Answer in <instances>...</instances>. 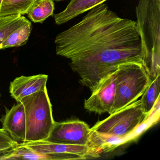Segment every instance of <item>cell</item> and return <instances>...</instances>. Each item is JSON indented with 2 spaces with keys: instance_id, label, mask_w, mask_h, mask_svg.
<instances>
[{
  "instance_id": "cell-1",
  "label": "cell",
  "mask_w": 160,
  "mask_h": 160,
  "mask_svg": "<svg viewBox=\"0 0 160 160\" xmlns=\"http://www.w3.org/2000/svg\"><path fill=\"white\" fill-rule=\"evenodd\" d=\"M88 11L55 41L57 55L70 60L82 85L93 91L121 63L148 67L136 21L120 18L104 2Z\"/></svg>"
},
{
  "instance_id": "cell-2",
  "label": "cell",
  "mask_w": 160,
  "mask_h": 160,
  "mask_svg": "<svg viewBox=\"0 0 160 160\" xmlns=\"http://www.w3.org/2000/svg\"><path fill=\"white\" fill-rule=\"evenodd\" d=\"M137 28L151 79L160 74V0H139Z\"/></svg>"
},
{
  "instance_id": "cell-3",
  "label": "cell",
  "mask_w": 160,
  "mask_h": 160,
  "mask_svg": "<svg viewBox=\"0 0 160 160\" xmlns=\"http://www.w3.org/2000/svg\"><path fill=\"white\" fill-rule=\"evenodd\" d=\"M116 95L111 114L142 96L151 81L149 69L141 63H121L115 71Z\"/></svg>"
},
{
  "instance_id": "cell-4",
  "label": "cell",
  "mask_w": 160,
  "mask_h": 160,
  "mask_svg": "<svg viewBox=\"0 0 160 160\" xmlns=\"http://www.w3.org/2000/svg\"><path fill=\"white\" fill-rule=\"evenodd\" d=\"M19 102L24 105L26 113L25 142L46 140L55 123L47 88L24 97Z\"/></svg>"
},
{
  "instance_id": "cell-5",
  "label": "cell",
  "mask_w": 160,
  "mask_h": 160,
  "mask_svg": "<svg viewBox=\"0 0 160 160\" xmlns=\"http://www.w3.org/2000/svg\"><path fill=\"white\" fill-rule=\"evenodd\" d=\"M97 122L92 130L99 133L123 138L141 125L148 115L140 100L116 111Z\"/></svg>"
},
{
  "instance_id": "cell-6",
  "label": "cell",
  "mask_w": 160,
  "mask_h": 160,
  "mask_svg": "<svg viewBox=\"0 0 160 160\" xmlns=\"http://www.w3.org/2000/svg\"><path fill=\"white\" fill-rule=\"evenodd\" d=\"M36 152L50 155L51 160H86L100 157V154L87 146L54 143L46 140L22 143Z\"/></svg>"
},
{
  "instance_id": "cell-7",
  "label": "cell",
  "mask_w": 160,
  "mask_h": 160,
  "mask_svg": "<svg viewBox=\"0 0 160 160\" xmlns=\"http://www.w3.org/2000/svg\"><path fill=\"white\" fill-rule=\"evenodd\" d=\"M91 133V128L82 121L73 120L61 122H55L54 127L46 140L54 143L89 147Z\"/></svg>"
},
{
  "instance_id": "cell-8",
  "label": "cell",
  "mask_w": 160,
  "mask_h": 160,
  "mask_svg": "<svg viewBox=\"0 0 160 160\" xmlns=\"http://www.w3.org/2000/svg\"><path fill=\"white\" fill-rule=\"evenodd\" d=\"M116 95L115 72L106 77L92 92L90 97L85 100L86 110L96 114H111Z\"/></svg>"
},
{
  "instance_id": "cell-9",
  "label": "cell",
  "mask_w": 160,
  "mask_h": 160,
  "mask_svg": "<svg viewBox=\"0 0 160 160\" xmlns=\"http://www.w3.org/2000/svg\"><path fill=\"white\" fill-rule=\"evenodd\" d=\"M4 129L10 136L18 143L25 142L26 118L25 108L21 102H17L0 119Z\"/></svg>"
},
{
  "instance_id": "cell-10",
  "label": "cell",
  "mask_w": 160,
  "mask_h": 160,
  "mask_svg": "<svg viewBox=\"0 0 160 160\" xmlns=\"http://www.w3.org/2000/svg\"><path fill=\"white\" fill-rule=\"evenodd\" d=\"M48 75L38 74L32 76H21L10 83L9 91L11 96L19 102L24 97L43 90L47 88Z\"/></svg>"
},
{
  "instance_id": "cell-11",
  "label": "cell",
  "mask_w": 160,
  "mask_h": 160,
  "mask_svg": "<svg viewBox=\"0 0 160 160\" xmlns=\"http://www.w3.org/2000/svg\"><path fill=\"white\" fill-rule=\"evenodd\" d=\"M107 0H71L65 10L55 15L56 24H64Z\"/></svg>"
},
{
  "instance_id": "cell-12",
  "label": "cell",
  "mask_w": 160,
  "mask_h": 160,
  "mask_svg": "<svg viewBox=\"0 0 160 160\" xmlns=\"http://www.w3.org/2000/svg\"><path fill=\"white\" fill-rule=\"evenodd\" d=\"M37 0H2L0 17L22 16L28 14Z\"/></svg>"
},
{
  "instance_id": "cell-13",
  "label": "cell",
  "mask_w": 160,
  "mask_h": 160,
  "mask_svg": "<svg viewBox=\"0 0 160 160\" xmlns=\"http://www.w3.org/2000/svg\"><path fill=\"white\" fill-rule=\"evenodd\" d=\"M54 10V0H37L28 13V17L34 23H42L53 15Z\"/></svg>"
},
{
  "instance_id": "cell-14",
  "label": "cell",
  "mask_w": 160,
  "mask_h": 160,
  "mask_svg": "<svg viewBox=\"0 0 160 160\" xmlns=\"http://www.w3.org/2000/svg\"><path fill=\"white\" fill-rule=\"evenodd\" d=\"M32 24L29 21L12 32L1 45L0 49L20 47L28 42L31 32Z\"/></svg>"
},
{
  "instance_id": "cell-15",
  "label": "cell",
  "mask_w": 160,
  "mask_h": 160,
  "mask_svg": "<svg viewBox=\"0 0 160 160\" xmlns=\"http://www.w3.org/2000/svg\"><path fill=\"white\" fill-rule=\"evenodd\" d=\"M160 75L152 79L140 99L145 113L148 116L160 99Z\"/></svg>"
},
{
  "instance_id": "cell-16",
  "label": "cell",
  "mask_w": 160,
  "mask_h": 160,
  "mask_svg": "<svg viewBox=\"0 0 160 160\" xmlns=\"http://www.w3.org/2000/svg\"><path fill=\"white\" fill-rule=\"evenodd\" d=\"M28 21L20 15L0 17V46L12 32Z\"/></svg>"
},
{
  "instance_id": "cell-17",
  "label": "cell",
  "mask_w": 160,
  "mask_h": 160,
  "mask_svg": "<svg viewBox=\"0 0 160 160\" xmlns=\"http://www.w3.org/2000/svg\"><path fill=\"white\" fill-rule=\"evenodd\" d=\"M7 160H50V157L47 154L36 152L29 147L18 143L14 151L5 158Z\"/></svg>"
},
{
  "instance_id": "cell-18",
  "label": "cell",
  "mask_w": 160,
  "mask_h": 160,
  "mask_svg": "<svg viewBox=\"0 0 160 160\" xmlns=\"http://www.w3.org/2000/svg\"><path fill=\"white\" fill-rule=\"evenodd\" d=\"M18 144L4 129L0 128V160H5L14 151Z\"/></svg>"
},
{
  "instance_id": "cell-19",
  "label": "cell",
  "mask_w": 160,
  "mask_h": 160,
  "mask_svg": "<svg viewBox=\"0 0 160 160\" xmlns=\"http://www.w3.org/2000/svg\"><path fill=\"white\" fill-rule=\"evenodd\" d=\"M2 0H0V7H1V5L2 2Z\"/></svg>"
},
{
  "instance_id": "cell-20",
  "label": "cell",
  "mask_w": 160,
  "mask_h": 160,
  "mask_svg": "<svg viewBox=\"0 0 160 160\" xmlns=\"http://www.w3.org/2000/svg\"><path fill=\"white\" fill-rule=\"evenodd\" d=\"M54 1H64V0H54Z\"/></svg>"
},
{
  "instance_id": "cell-21",
  "label": "cell",
  "mask_w": 160,
  "mask_h": 160,
  "mask_svg": "<svg viewBox=\"0 0 160 160\" xmlns=\"http://www.w3.org/2000/svg\"><path fill=\"white\" fill-rule=\"evenodd\" d=\"M0 96H1V93H0Z\"/></svg>"
}]
</instances>
